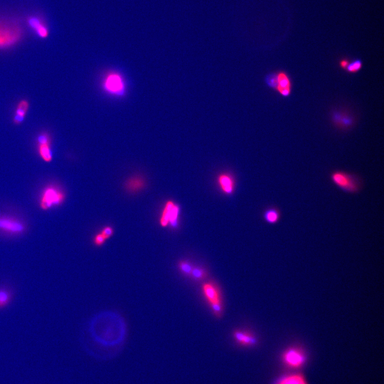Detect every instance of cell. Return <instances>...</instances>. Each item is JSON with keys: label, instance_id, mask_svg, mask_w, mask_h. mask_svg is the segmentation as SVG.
Instances as JSON below:
<instances>
[{"label": "cell", "instance_id": "ba28073f", "mask_svg": "<svg viewBox=\"0 0 384 384\" xmlns=\"http://www.w3.org/2000/svg\"><path fill=\"white\" fill-rule=\"evenodd\" d=\"M202 290L204 296L210 305L221 303L220 292L218 286L213 282L203 284Z\"/></svg>", "mask_w": 384, "mask_h": 384}, {"label": "cell", "instance_id": "e0dca14e", "mask_svg": "<svg viewBox=\"0 0 384 384\" xmlns=\"http://www.w3.org/2000/svg\"><path fill=\"white\" fill-rule=\"evenodd\" d=\"M276 384H308L304 377L299 374H292L283 377Z\"/></svg>", "mask_w": 384, "mask_h": 384}, {"label": "cell", "instance_id": "8992f818", "mask_svg": "<svg viewBox=\"0 0 384 384\" xmlns=\"http://www.w3.org/2000/svg\"><path fill=\"white\" fill-rule=\"evenodd\" d=\"M52 143L51 136L46 132L41 133L37 137V149L39 157L47 163H51L53 159Z\"/></svg>", "mask_w": 384, "mask_h": 384}, {"label": "cell", "instance_id": "7402d4cb", "mask_svg": "<svg viewBox=\"0 0 384 384\" xmlns=\"http://www.w3.org/2000/svg\"><path fill=\"white\" fill-rule=\"evenodd\" d=\"M265 82L269 87L275 90L277 86L276 73H271L267 75Z\"/></svg>", "mask_w": 384, "mask_h": 384}, {"label": "cell", "instance_id": "7c38bea8", "mask_svg": "<svg viewBox=\"0 0 384 384\" xmlns=\"http://www.w3.org/2000/svg\"><path fill=\"white\" fill-rule=\"evenodd\" d=\"M233 336L237 342L243 346H255L257 342L256 337L247 331L236 330L234 332Z\"/></svg>", "mask_w": 384, "mask_h": 384}, {"label": "cell", "instance_id": "52a82bcc", "mask_svg": "<svg viewBox=\"0 0 384 384\" xmlns=\"http://www.w3.org/2000/svg\"><path fill=\"white\" fill-rule=\"evenodd\" d=\"M25 225L20 220L7 216H0V231L10 235H21L25 231Z\"/></svg>", "mask_w": 384, "mask_h": 384}, {"label": "cell", "instance_id": "9a60e30c", "mask_svg": "<svg viewBox=\"0 0 384 384\" xmlns=\"http://www.w3.org/2000/svg\"><path fill=\"white\" fill-rule=\"evenodd\" d=\"M30 25L35 30L37 35L41 38H45L49 36L47 28L44 26L40 20L37 18H31L29 20Z\"/></svg>", "mask_w": 384, "mask_h": 384}, {"label": "cell", "instance_id": "5bb4252c", "mask_svg": "<svg viewBox=\"0 0 384 384\" xmlns=\"http://www.w3.org/2000/svg\"><path fill=\"white\" fill-rule=\"evenodd\" d=\"M128 191L132 193L140 192L146 186V182L140 176L131 177L126 183Z\"/></svg>", "mask_w": 384, "mask_h": 384}, {"label": "cell", "instance_id": "603a6c76", "mask_svg": "<svg viewBox=\"0 0 384 384\" xmlns=\"http://www.w3.org/2000/svg\"><path fill=\"white\" fill-rule=\"evenodd\" d=\"M210 307L217 318H219L222 315V311H223L222 303L212 304L210 305Z\"/></svg>", "mask_w": 384, "mask_h": 384}, {"label": "cell", "instance_id": "30bf717a", "mask_svg": "<svg viewBox=\"0 0 384 384\" xmlns=\"http://www.w3.org/2000/svg\"><path fill=\"white\" fill-rule=\"evenodd\" d=\"M276 76L277 86L275 90L283 97L289 96L292 90L290 78L283 72L276 73Z\"/></svg>", "mask_w": 384, "mask_h": 384}, {"label": "cell", "instance_id": "d4e9b609", "mask_svg": "<svg viewBox=\"0 0 384 384\" xmlns=\"http://www.w3.org/2000/svg\"><path fill=\"white\" fill-rule=\"evenodd\" d=\"M101 233L105 238L106 240H108V239L110 238L113 236L114 230L112 229V227L110 226H106L102 230Z\"/></svg>", "mask_w": 384, "mask_h": 384}, {"label": "cell", "instance_id": "ffe728a7", "mask_svg": "<svg viewBox=\"0 0 384 384\" xmlns=\"http://www.w3.org/2000/svg\"><path fill=\"white\" fill-rule=\"evenodd\" d=\"M180 271L186 275L191 276L194 266L189 261L186 260L180 261L179 263Z\"/></svg>", "mask_w": 384, "mask_h": 384}, {"label": "cell", "instance_id": "3957f363", "mask_svg": "<svg viewBox=\"0 0 384 384\" xmlns=\"http://www.w3.org/2000/svg\"><path fill=\"white\" fill-rule=\"evenodd\" d=\"M23 36L21 27L13 22L0 21V49L8 48L18 43Z\"/></svg>", "mask_w": 384, "mask_h": 384}, {"label": "cell", "instance_id": "4fadbf2b", "mask_svg": "<svg viewBox=\"0 0 384 384\" xmlns=\"http://www.w3.org/2000/svg\"><path fill=\"white\" fill-rule=\"evenodd\" d=\"M30 108V103L27 100L23 99L18 103L15 110L13 119L14 123L18 125L23 122Z\"/></svg>", "mask_w": 384, "mask_h": 384}, {"label": "cell", "instance_id": "44dd1931", "mask_svg": "<svg viewBox=\"0 0 384 384\" xmlns=\"http://www.w3.org/2000/svg\"><path fill=\"white\" fill-rule=\"evenodd\" d=\"M363 68V63L359 59L355 60L351 63L349 64L346 69L349 73H357Z\"/></svg>", "mask_w": 384, "mask_h": 384}, {"label": "cell", "instance_id": "9c48e42d", "mask_svg": "<svg viewBox=\"0 0 384 384\" xmlns=\"http://www.w3.org/2000/svg\"><path fill=\"white\" fill-rule=\"evenodd\" d=\"M285 363L293 368H298L303 365L305 357L303 353L297 349H290L283 355Z\"/></svg>", "mask_w": 384, "mask_h": 384}, {"label": "cell", "instance_id": "8fae6325", "mask_svg": "<svg viewBox=\"0 0 384 384\" xmlns=\"http://www.w3.org/2000/svg\"><path fill=\"white\" fill-rule=\"evenodd\" d=\"M218 182L221 191L225 194L231 195L235 191V180L231 175L227 173L220 174L218 177Z\"/></svg>", "mask_w": 384, "mask_h": 384}, {"label": "cell", "instance_id": "cb8c5ba5", "mask_svg": "<svg viewBox=\"0 0 384 384\" xmlns=\"http://www.w3.org/2000/svg\"><path fill=\"white\" fill-rule=\"evenodd\" d=\"M106 240H106L101 233L97 234L93 238V243L97 247L103 246Z\"/></svg>", "mask_w": 384, "mask_h": 384}, {"label": "cell", "instance_id": "5b68a950", "mask_svg": "<svg viewBox=\"0 0 384 384\" xmlns=\"http://www.w3.org/2000/svg\"><path fill=\"white\" fill-rule=\"evenodd\" d=\"M180 213L179 205L171 201L167 202L160 220L161 226L165 227L170 224L172 227H176L179 224Z\"/></svg>", "mask_w": 384, "mask_h": 384}, {"label": "cell", "instance_id": "484cf974", "mask_svg": "<svg viewBox=\"0 0 384 384\" xmlns=\"http://www.w3.org/2000/svg\"><path fill=\"white\" fill-rule=\"evenodd\" d=\"M348 65L349 62L347 59L341 60L340 62H339V65H340L343 69H347Z\"/></svg>", "mask_w": 384, "mask_h": 384}, {"label": "cell", "instance_id": "6da1fadb", "mask_svg": "<svg viewBox=\"0 0 384 384\" xmlns=\"http://www.w3.org/2000/svg\"><path fill=\"white\" fill-rule=\"evenodd\" d=\"M330 179L337 187L349 194L359 192L363 186V181L359 176L344 171L332 172Z\"/></svg>", "mask_w": 384, "mask_h": 384}, {"label": "cell", "instance_id": "2e32d148", "mask_svg": "<svg viewBox=\"0 0 384 384\" xmlns=\"http://www.w3.org/2000/svg\"><path fill=\"white\" fill-rule=\"evenodd\" d=\"M281 218V213L279 209L276 208H270L267 209L264 213L265 220L270 224L277 223Z\"/></svg>", "mask_w": 384, "mask_h": 384}, {"label": "cell", "instance_id": "ac0fdd59", "mask_svg": "<svg viewBox=\"0 0 384 384\" xmlns=\"http://www.w3.org/2000/svg\"><path fill=\"white\" fill-rule=\"evenodd\" d=\"M12 298V293L5 288H0V309L6 307Z\"/></svg>", "mask_w": 384, "mask_h": 384}, {"label": "cell", "instance_id": "d6986e66", "mask_svg": "<svg viewBox=\"0 0 384 384\" xmlns=\"http://www.w3.org/2000/svg\"><path fill=\"white\" fill-rule=\"evenodd\" d=\"M207 273L201 267H194L191 276L196 281H201L207 276Z\"/></svg>", "mask_w": 384, "mask_h": 384}, {"label": "cell", "instance_id": "7a4b0ae2", "mask_svg": "<svg viewBox=\"0 0 384 384\" xmlns=\"http://www.w3.org/2000/svg\"><path fill=\"white\" fill-rule=\"evenodd\" d=\"M103 91L112 97H124L127 91L125 78L119 72L112 71L106 74L102 81Z\"/></svg>", "mask_w": 384, "mask_h": 384}, {"label": "cell", "instance_id": "277c9868", "mask_svg": "<svg viewBox=\"0 0 384 384\" xmlns=\"http://www.w3.org/2000/svg\"><path fill=\"white\" fill-rule=\"evenodd\" d=\"M65 198V195L60 188L49 185L44 188L41 193L39 206L42 210L47 211L62 204Z\"/></svg>", "mask_w": 384, "mask_h": 384}]
</instances>
